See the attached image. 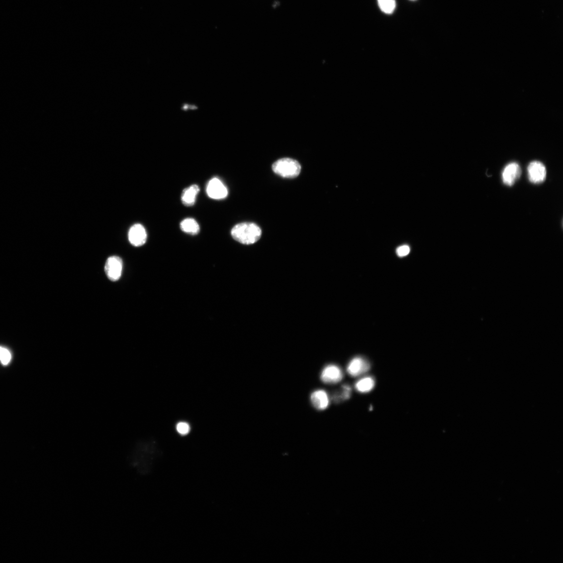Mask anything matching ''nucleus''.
<instances>
[{
  "label": "nucleus",
  "instance_id": "19",
  "mask_svg": "<svg viewBox=\"0 0 563 563\" xmlns=\"http://www.w3.org/2000/svg\"><path fill=\"white\" fill-rule=\"evenodd\" d=\"M411 1H415V0H411Z\"/></svg>",
  "mask_w": 563,
  "mask_h": 563
},
{
  "label": "nucleus",
  "instance_id": "14",
  "mask_svg": "<svg viewBox=\"0 0 563 563\" xmlns=\"http://www.w3.org/2000/svg\"><path fill=\"white\" fill-rule=\"evenodd\" d=\"M381 10L387 14L393 13L396 7L395 0H377Z\"/></svg>",
  "mask_w": 563,
  "mask_h": 563
},
{
  "label": "nucleus",
  "instance_id": "9",
  "mask_svg": "<svg viewBox=\"0 0 563 563\" xmlns=\"http://www.w3.org/2000/svg\"><path fill=\"white\" fill-rule=\"evenodd\" d=\"M521 169L516 163H511L505 168L502 173V179L504 183L508 186H512L519 178Z\"/></svg>",
  "mask_w": 563,
  "mask_h": 563
},
{
  "label": "nucleus",
  "instance_id": "18",
  "mask_svg": "<svg viewBox=\"0 0 563 563\" xmlns=\"http://www.w3.org/2000/svg\"><path fill=\"white\" fill-rule=\"evenodd\" d=\"M410 247L407 245H403L397 248L396 253L400 257H403L409 255L410 252Z\"/></svg>",
  "mask_w": 563,
  "mask_h": 563
},
{
  "label": "nucleus",
  "instance_id": "6",
  "mask_svg": "<svg viewBox=\"0 0 563 563\" xmlns=\"http://www.w3.org/2000/svg\"><path fill=\"white\" fill-rule=\"evenodd\" d=\"M370 369V363L363 357H357L349 363L347 367V372L349 375L356 377L367 373Z\"/></svg>",
  "mask_w": 563,
  "mask_h": 563
},
{
  "label": "nucleus",
  "instance_id": "8",
  "mask_svg": "<svg viewBox=\"0 0 563 563\" xmlns=\"http://www.w3.org/2000/svg\"><path fill=\"white\" fill-rule=\"evenodd\" d=\"M128 237L132 245L135 247L141 246L147 241V232L141 225L136 224L130 228Z\"/></svg>",
  "mask_w": 563,
  "mask_h": 563
},
{
  "label": "nucleus",
  "instance_id": "2",
  "mask_svg": "<svg viewBox=\"0 0 563 563\" xmlns=\"http://www.w3.org/2000/svg\"><path fill=\"white\" fill-rule=\"evenodd\" d=\"M273 170L278 176L286 179H294L297 177L301 171V166L296 160L291 158H282L277 160L273 165Z\"/></svg>",
  "mask_w": 563,
  "mask_h": 563
},
{
  "label": "nucleus",
  "instance_id": "4",
  "mask_svg": "<svg viewBox=\"0 0 563 563\" xmlns=\"http://www.w3.org/2000/svg\"><path fill=\"white\" fill-rule=\"evenodd\" d=\"M206 192L210 198L216 200L225 199L228 195L227 187L217 178H213L209 181L207 184Z\"/></svg>",
  "mask_w": 563,
  "mask_h": 563
},
{
  "label": "nucleus",
  "instance_id": "3",
  "mask_svg": "<svg viewBox=\"0 0 563 563\" xmlns=\"http://www.w3.org/2000/svg\"><path fill=\"white\" fill-rule=\"evenodd\" d=\"M123 261L118 256L109 257L106 261L105 272L108 279L113 282L118 281L122 275Z\"/></svg>",
  "mask_w": 563,
  "mask_h": 563
},
{
  "label": "nucleus",
  "instance_id": "11",
  "mask_svg": "<svg viewBox=\"0 0 563 563\" xmlns=\"http://www.w3.org/2000/svg\"><path fill=\"white\" fill-rule=\"evenodd\" d=\"M199 191V188L196 184H193V185L184 189L181 197L184 205L188 207L193 206L196 202V197Z\"/></svg>",
  "mask_w": 563,
  "mask_h": 563
},
{
  "label": "nucleus",
  "instance_id": "16",
  "mask_svg": "<svg viewBox=\"0 0 563 563\" xmlns=\"http://www.w3.org/2000/svg\"><path fill=\"white\" fill-rule=\"evenodd\" d=\"M11 354L7 349L0 346V362L4 366L7 365L11 360Z\"/></svg>",
  "mask_w": 563,
  "mask_h": 563
},
{
  "label": "nucleus",
  "instance_id": "12",
  "mask_svg": "<svg viewBox=\"0 0 563 563\" xmlns=\"http://www.w3.org/2000/svg\"><path fill=\"white\" fill-rule=\"evenodd\" d=\"M181 230L187 234L194 235L200 232V227L197 222L192 218H187L183 220L180 224Z\"/></svg>",
  "mask_w": 563,
  "mask_h": 563
},
{
  "label": "nucleus",
  "instance_id": "7",
  "mask_svg": "<svg viewBox=\"0 0 563 563\" xmlns=\"http://www.w3.org/2000/svg\"><path fill=\"white\" fill-rule=\"evenodd\" d=\"M528 173L529 181L534 184L541 183L546 179V168L543 163L539 161H533L529 164Z\"/></svg>",
  "mask_w": 563,
  "mask_h": 563
},
{
  "label": "nucleus",
  "instance_id": "5",
  "mask_svg": "<svg viewBox=\"0 0 563 563\" xmlns=\"http://www.w3.org/2000/svg\"><path fill=\"white\" fill-rule=\"evenodd\" d=\"M343 376L340 368L335 365H328L324 368L320 378L325 383L336 384L342 380Z\"/></svg>",
  "mask_w": 563,
  "mask_h": 563
},
{
  "label": "nucleus",
  "instance_id": "17",
  "mask_svg": "<svg viewBox=\"0 0 563 563\" xmlns=\"http://www.w3.org/2000/svg\"><path fill=\"white\" fill-rule=\"evenodd\" d=\"M176 428L178 432L182 435H187L190 431V426L186 422H179L177 425Z\"/></svg>",
  "mask_w": 563,
  "mask_h": 563
},
{
  "label": "nucleus",
  "instance_id": "15",
  "mask_svg": "<svg viewBox=\"0 0 563 563\" xmlns=\"http://www.w3.org/2000/svg\"><path fill=\"white\" fill-rule=\"evenodd\" d=\"M351 393H352V389H351V386L348 385H344L342 386V390L341 391V394L339 395H336V396H335V399H334V400L335 401H338L340 400H348L349 399V398L351 397Z\"/></svg>",
  "mask_w": 563,
  "mask_h": 563
},
{
  "label": "nucleus",
  "instance_id": "13",
  "mask_svg": "<svg viewBox=\"0 0 563 563\" xmlns=\"http://www.w3.org/2000/svg\"><path fill=\"white\" fill-rule=\"evenodd\" d=\"M375 386V381L372 377L367 376L358 380L355 384L356 390L360 393H366L372 391Z\"/></svg>",
  "mask_w": 563,
  "mask_h": 563
},
{
  "label": "nucleus",
  "instance_id": "10",
  "mask_svg": "<svg viewBox=\"0 0 563 563\" xmlns=\"http://www.w3.org/2000/svg\"><path fill=\"white\" fill-rule=\"evenodd\" d=\"M310 400L316 409L324 411L327 409L329 404V399L326 391L318 390L312 393Z\"/></svg>",
  "mask_w": 563,
  "mask_h": 563
},
{
  "label": "nucleus",
  "instance_id": "1",
  "mask_svg": "<svg viewBox=\"0 0 563 563\" xmlns=\"http://www.w3.org/2000/svg\"><path fill=\"white\" fill-rule=\"evenodd\" d=\"M261 235V229L254 223H241L231 230L232 237L244 245L255 244L259 240Z\"/></svg>",
  "mask_w": 563,
  "mask_h": 563
}]
</instances>
